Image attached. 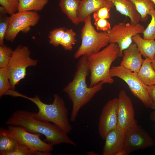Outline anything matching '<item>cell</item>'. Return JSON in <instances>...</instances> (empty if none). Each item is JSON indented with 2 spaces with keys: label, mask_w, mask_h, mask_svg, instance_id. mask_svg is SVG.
I'll return each instance as SVG.
<instances>
[{
  "label": "cell",
  "mask_w": 155,
  "mask_h": 155,
  "mask_svg": "<svg viewBox=\"0 0 155 155\" xmlns=\"http://www.w3.org/2000/svg\"><path fill=\"white\" fill-rule=\"evenodd\" d=\"M149 96L154 106L155 110V85L147 86Z\"/></svg>",
  "instance_id": "34"
},
{
  "label": "cell",
  "mask_w": 155,
  "mask_h": 155,
  "mask_svg": "<svg viewBox=\"0 0 155 155\" xmlns=\"http://www.w3.org/2000/svg\"><path fill=\"white\" fill-rule=\"evenodd\" d=\"M49 0H19L18 12L42 10Z\"/></svg>",
  "instance_id": "23"
},
{
  "label": "cell",
  "mask_w": 155,
  "mask_h": 155,
  "mask_svg": "<svg viewBox=\"0 0 155 155\" xmlns=\"http://www.w3.org/2000/svg\"><path fill=\"white\" fill-rule=\"evenodd\" d=\"M29 48L20 45L13 50L7 67L12 90L26 75V69L37 65L38 61L30 57Z\"/></svg>",
  "instance_id": "6"
},
{
  "label": "cell",
  "mask_w": 155,
  "mask_h": 155,
  "mask_svg": "<svg viewBox=\"0 0 155 155\" xmlns=\"http://www.w3.org/2000/svg\"><path fill=\"white\" fill-rule=\"evenodd\" d=\"M123 57L120 65L125 68L137 73L143 59L135 43H132L123 51Z\"/></svg>",
  "instance_id": "14"
},
{
  "label": "cell",
  "mask_w": 155,
  "mask_h": 155,
  "mask_svg": "<svg viewBox=\"0 0 155 155\" xmlns=\"http://www.w3.org/2000/svg\"><path fill=\"white\" fill-rule=\"evenodd\" d=\"M92 154H95V153H94V152H92ZM88 154H92L90 152H88ZM91 154H90L91 155ZM96 155V154H95Z\"/></svg>",
  "instance_id": "38"
},
{
  "label": "cell",
  "mask_w": 155,
  "mask_h": 155,
  "mask_svg": "<svg viewBox=\"0 0 155 155\" xmlns=\"http://www.w3.org/2000/svg\"><path fill=\"white\" fill-rule=\"evenodd\" d=\"M40 16L34 11L18 12L10 16L5 39L13 42L20 32L26 33L38 22Z\"/></svg>",
  "instance_id": "9"
},
{
  "label": "cell",
  "mask_w": 155,
  "mask_h": 155,
  "mask_svg": "<svg viewBox=\"0 0 155 155\" xmlns=\"http://www.w3.org/2000/svg\"><path fill=\"white\" fill-rule=\"evenodd\" d=\"M13 51L4 44L0 45V68L7 67Z\"/></svg>",
  "instance_id": "29"
},
{
  "label": "cell",
  "mask_w": 155,
  "mask_h": 155,
  "mask_svg": "<svg viewBox=\"0 0 155 155\" xmlns=\"http://www.w3.org/2000/svg\"><path fill=\"white\" fill-rule=\"evenodd\" d=\"M6 125L22 127L28 132L45 136L44 141L53 145L61 143L76 146L77 144L67 133L53 123L36 119L34 112L21 110L15 111L6 121Z\"/></svg>",
  "instance_id": "2"
},
{
  "label": "cell",
  "mask_w": 155,
  "mask_h": 155,
  "mask_svg": "<svg viewBox=\"0 0 155 155\" xmlns=\"http://www.w3.org/2000/svg\"><path fill=\"white\" fill-rule=\"evenodd\" d=\"M153 140L144 129L137 124L125 133L123 149L129 153L154 145Z\"/></svg>",
  "instance_id": "13"
},
{
  "label": "cell",
  "mask_w": 155,
  "mask_h": 155,
  "mask_svg": "<svg viewBox=\"0 0 155 155\" xmlns=\"http://www.w3.org/2000/svg\"><path fill=\"white\" fill-rule=\"evenodd\" d=\"M94 24L98 30L107 32L111 29V24L107 19H100L95 21Z\"/></svg>",
  "instance_id": "33"
},
{
  "label": "cell",
  "mask_w": 155,
  "mask_h": 155,
  "mask_svg": "<svg viewBox=\"0 0 155 155\" xmlns=\"http://www.w3.org/2000/svg\"><path fill=\"white\" fill-rule=\"evenodd\" d=\"M110 74L112 77L119 78L128 85L133 94L147 108L154 109L153 103L149 96L147 86L138 77L137 73L126 69L121 65L111 67Z\"/></svg>",
  "instance_id": "7"
},
{
  "label": "cell",
  "mask_w": 155,
  "mask_h": 155,
  "mask_svg": "<svg viewBox=\"0 0 155 155\" xmlns=\"http://www.w3.org/2000/svg\"><path fill=\"white\" fill-rule=\"evenodd\" d=\"M14 97H21L28 100L34 103L38 108V111L34 112L36 119L46 122H51L68 133L72 128L68 116V110L63 100L57 94L54 95L51 104L43 102L38 95L33 97H28L13 90H9L5 94Z\"/></svg>",
  "instance_id": "3"
},
{
  "label": "cell",
  "mask_w": 155,
  "mask_h": 155,
  "mask_svg": "<svg viewBox=\"0 0 155 155\" xmlns=\"http://www.w3.org/2000/svg\"><path fill=\"white\" fill-rule=\"evenodd\" d=\"M145 29L144 26L139 23L119 22L107 32L109 43H116L118 45L120 49L119 57H122L123 51L132 43L133 37L143 33Z\"/></svg>",
  "instance_id": "8"
},
{
  "label": "cell",
  "mask_w": 155,
  "mask_h": 155,
  "mask_svg": "<svg viewBox=\"0 0 155 155\" xmlns=\"http://www.w3.org/2000/svg\"><path fill=\"white\" fill-rule=\"evenodd\" d=\"M125 133L117 127L110 131L104 140L103 148V155H116L123 149Z\"/></svg>",
  "instance_id": "15"
},
{
  "label": "cell",
  "mask_w": 155,
  "mask_h": 155,
  "mask_svg": "<svg viewBox=\"0 0 155 155\" xmlns=\"http://www.w3.org/2000/svg\"><path fill=\"white\" fill-rule=\"evenodd\" d=\"M118 100L117 127L125 133L137 124L135 118L132 100L124 90H122L120 91Z\"/></svg>",
  "instance_id": "11"
},
{
  "label": "cell",
  "mask_w": 155,
  "mask_h": 155,
  "mask_svg": "<svg viewBox=\"0 0 155 155\" xmlns=\"http://www.w3.org/2000/svg\"><path fill=\"white\" fill-rule=\"evenodd\" d=\"M107 7L113 8L114 6L109 0H81L78 12L80 22L84 21L91 14L99 8Z\"/></svg>",
  "instance_id": "16"
},
{
  "label": "cell",
  "mask_w": 155,
  "mask_h": 155,
  "mask_svg": "<svg viewBox=\"0 0 155 155\" xmlns=\"http://www.w3.org/2000/svg\"><path fill=\"white\" fill-rule=\"evenodd\" d=\"M7 129L9 136L26 146L34 154L36 151L51 153L53 149V146L40 139V134L32 133L22 127L12 125H9Z\"/></svg>",
  "instance_id": "10"
},
{
  "label": "cell",
  "mask_w": 155,
  "mask_h": 155,
  "mask_svg": "<svg viewBox=\"0 0 155 155\" xmlns=\"http://www.w3.org/2000/svg\"><path fill=\"white\" fill-rule=\"evenodd\" d=\"M111 8L104 7L99 8L93 13V17L94 21L102 19H108L110 18V14L109 11Z\"/></svg>",
  "instance_id": "32"
},
{
  "label": "cell",
  "mask_w": 155,
  "mask_h": 155,
  "mask_svg": "<svg viewBox=\"0 0 155 155\" xmlns=\"http://www.w3.org/2000/svg\"><path fill=\"white\" fill-rule=\"evenodd\" d=\"M84 22L81 32V44L74 54L75 59L97 53L109 43L107 32H98L96 30L92 24L91 15Z\"/></svg>",
  "instance_id": "5"
},
{
  "label": "cell",
  "mask_w": 155,
  "mask_h": 155,
  "mask_svg": "<svg viewBox=\"0 0 155 155\" xmlns=\"http://www.w3.org/2000/svg\"><path fill=\"white\" fill-rule=\"evenodd\" d=\"M152 61L145 58L137 73L140 80L148 86L155 85V71L151 64Z\"/></svg>",
  "instance_id": "20"
},
{
  "label": "cell",
  "mask_w": 155,
  "mask_h": 155,
  "mask_svg": "<svg viewBox=\"0 0 155 155\" xmlns=\"http://www.w3.org/2000/svg\"><path fill=\"white\" fill-rule=\"evenodd\" d=\"M12 89L9 75L7 68H0V97L5 95L9 90Z\"/></svg>",
  "instance_id": "26"
},
{
  "label": "cell",
  "mask_w": 155,
  "mask_h": 155,
  "mask_svg": "<svg viewBox=\"0 0 155 155\" xmlns=\"http://www.w3.org/2000/svg\"><path fill=\"white\" fill-rule=\"evenodd\" d=\"M149 15L151 16L150 23L143 33V38L146 39L154 40L155 39V9H152Z\"/></svg>",
  "instance_id": "28"
},
{
  "label": "cell",
  "mask_w": 155,
  "mask_h": 155,
  "mask_svg": "<svg viewBox=\"0 0 155 155\" xmlns=\"http://www.w3.org/2000/svg\"><path fill=\"white\" fill-rule=\"evenodd\" d=\"M132 40L136 45L142 55L153 60L155 55V40H147L142 38L140 34L132 37Z\"/></svg>",
  "instance_id": "19"
},
{
  "label": "cell",
  "mask_w": 155,
  "mask_h": 155,
  "mask_svg": "<svg viewBox=\"0 0 155 155\" xmlns=\"http://www.w3.org/2000/svg\"><path fill=\"white\" fill-rule=\"evenodd\" d=\"M134 5L137 11L141 17V21L145 22L148 18L150 11L155 7L151 0H129Z\"/></svg>",
  "instance_id": "22"
},
{
  "label": "cell",
  "mask_w": 155,
  "mask_h": 155,
  "mask_svg": "<svg viewBox=\"0 0 155 155\" xmlns=\"http://www.w3.org/2000/svg\"><path fill=\"white\" fill-rule=\"evenodd\" d=\"M151 64L154 69L155 71V55L154 57V59L152 62Z\"/></svg>",
  "instance_id": "37"
},
{
  "label": "cell",
  "mask_w": 155,
  "mask_h": 155,
  "mask_svg": "<svg viewBox=\"0 0 155 155\" xmlns=\"http://www.w3.org/2000/svg\"><path fill=\"white\" fill-rule=\"evenodd\" d=\"M118 102V98L111 99L105 104L101 111L98 131L102 139L105 140L108 133L117 127Z\"/></svg>",
  "instance_id": "12"
},
{
  "label": "cell",
  "mask_w": 155,
  "mask_h": 155,
  "mask_svg": "<svg viewBox=\"0 0 155 155\" xmlns=\"http://www.w3.org/2000/svg\"><path fill=\"white\" fill-rule=\"evenodd\" d=\"M155 5V0H151Z\"/></svg>",
  "instance_id": "39"
},
{
  "label": "cell",
  "mask_w": 155,
  "mask_h": 155,
  "mask_svg": "<svg viewBox=\"0 0 155 155\" xmlns=\"http://www.w3.org/2000/svg\"><path fill=\"white\" fill-rule=\"evenodd\" d=\"M150 118L152 120L154 121L155 123V111H153L151 113L150 116ZM154 145L155 146V141L154 143Z\"/></svg>",
  "instance_id": "36"
},
{
  "label": "cell",
  "mask_w": 155,
  "mask_h": 155,
  "mask_svg": "<svg viewBox=\"0 0 155 155\" xmlns=\"http://www.w3.org/2000/svg\"><path fill=\"white\" fill-rule=\"evenodd\" d=\"M77 63L73 80L63 89L72 102L70 118L72 122L75 121L81 109L89 102L103 87L101 83L92 86H88L86 80L89 72L88 66L87 56L80 57Z\"/></svg>",
  "instance_id": "1"
},
{
  "label": "cell",
  "mask_w": 155,
  "mask_h": 155,
  "mask_svg": "<svg viewBox=\"0 0 155 155\" xmlns=\"http://www.w3.org/2000/svg\"><path fill=\"white\" fill-rule=\"evenodd\" d=\"M5 9L0 7V45H4V40L8 28L9 17Z\"/></svg>",
  "instance_id": "25"
},
{
  "label": "cell",
  "mask_w": 155,
  "mask_h": 155,
  "mask_svg": "<svg viewBox=\"0 0 155 155\" xmlns=\"http://www.w3.org/2000/svg\"><path fill=\"white\" fill-rule=\"evenodd\" d=\"M114 5L117 11L121 14L128 17L130 22L138 24L141 20V17L134 4L129 0H109Z\"/></svg>",
  "instance_id": "17"
},
{
  "label": "cell",
  "mask_w": 155,
  "mask_h": 155,
  "mask_svg": "<svg viewBox=\"0 0 155 155\" xmlns=\"http://www.w3.org/2000/svg\"><path fill=\"white\" fill-rule=\"evenodd\" d=\"M34 155V153L26 146L20 143L13 149L5 155Z\"/></svg>",
  "instance_id": "31"
},
{
  "label": "cell",
  "mask_w": 155,
  "mask_h": 155,
  "mask_svg": "<svg viewBox=\"0 0 155 155\" xmlns=\"http://www.w3.org/2000/svg\"><path fill=\"white\" fill-rule=\"evenodd\" d=\"M81 0H59V5L62 11L75 25L80 23L78 12Z\"/></svg>",
  "instance_id": "18"
},
{
  "label": "cell",
  "mask_w": 155,
  "mask_h": 155,
  "mask_svg": "<svg viewBox=\"0 0 155 155\" xmlns=\"http://www.w3.org/2000/svg\"><path fill=\"white\" fill-rule=\"evenodd\" d=\"M120 49L116 43H110L102 50L87 56L90 72L89 86L99 83L111 84L114 79L110 74L112 64L119 56Z\"/></svg>",
  "instance_id": "4"
},
{
  "label": "cell",
  "mask_w": 155,
  "mask_h": 155,
  "mask_svg": "<svg viewBox=\"0 0 155 155\" xmlns=\"http://www.w3.org/2000/svg\"><path fill=\"white\" fill-rule=\"evenodd\" d=\"M76 34L72 29H66L60 45L65 50L70 51L77 42Z\"/></svg>",
  "instance_id": "24"
},
{
  "label": "cell",
  "mask_w": 155,
  "mask_h": 155,
  "mask_svg": "<svg viewBox=\"0 0 155 155\" xmlns=\"http://www.w3.org/2000/svg\"><path fill=\"white\" fill-rule=\"evenodd\" d=\"M0 4L11 16L18 11L19 0H0Z\"/></svg>",
  "instance_id": "30"
},
{
  "label": "cell",
  "mask_w": 155,
  "mask_h": 155,
  "mask_svg": "<svg viewBox=\"0 0 155 155\" xmlns=\"http://www.w3.org/2000/svg\"><path fill=\"white\" fill-rule=\"evenodd\" d=\"M129 154V153L123 149L118 152L116 155H127Z\"/></svg>",
  "instance_id": "35"
},
{
  "label": "cell",
  "mask_w": 155,
  "mask_h": 155,
  "mask_svg": "<svg viewBox=\"0 0 155 155\" xmlns=\"http://www.w3.org/2000/svg\"><path fill=\"white\" fill-rule=\"evenodd\" d=\"M65 30V27H60L51 31L49 35V43L55 47L60 45Z\"/></svg>",
  "instance_id": "27"
},
{
  "label": "cell",
  "mask_w": 155,
  "mask_h": 155,
  "mask_svg": "<svg viewBox=\"0 0 155 155\" xmlns=\"http://www.w3.org/2000/svg\"><path fill=\"white\" fill-rule=\"evenodd\" d=\"M20 143L9 136L7 129L1 127L0 128V155H5L7 152L16 147Z\"/></svg>",
  "instance_id": "21"
}]
</instances>
